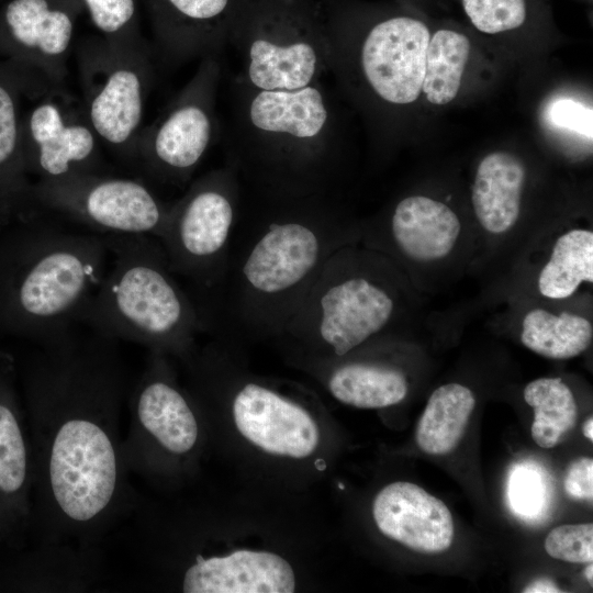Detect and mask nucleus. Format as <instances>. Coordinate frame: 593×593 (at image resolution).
<instances>
[{"label":"nucleus","mask_w":593,"mask_h":593,"mask_svg":"<svg viewBox=\"0 0 593 593\" xmlns=\"http://www.w3.org/2000/svg\"><path fill=\"white\" fill-rule=\"evenodd\" d=\"M179 584L184 593H292L295 575L275 552L237 550L193 561L181 570Z\"/></svg>","instance_id":"19"},{"label":"nucleus","mask_w":593,"mask_h":593,"mask_svg":"<svg viewBox=\"0 0 593 593\" xmlns=\"http://www.w3.org/2000/svg\"><path fill=\"white\" fill-rule=\"evenodd\" d=\"M584 282H593V233L572 228L556 239L538 275L537 287L542 296L562 300L574 294Z\"/></svg>","instance_id":"27"},{"label":"nucleus","mask_w":593,"mask_h":593,"mask_svg":"<svg viewBox=\"0 0 593 593\" xmlns=\"http://www.w3.org/2000/svg\"><path fill=\"white\" fill-rule=\"evenodd\" d=\"M54 86L35 71L0 59V198L18 212L32 205V182L22 156L23 105Z\"/></svg>","instance_id":"20"},{"label":"nucleus","mask_w":593,"mask_h":593,"mask_svg":"<svg viewBox=\"0 0 593 593\" xmlns=\"http://www.w3.org/2000/svg\"><path fill=\"white\" fill-rule=\"evenodd\" d=\"M231 410L238 432L267 454L302 459L318 446L320 430L311 414L269 385L242 382Z\"/></svg>","instance_id":"17"},{"label":"nucleus","mask_w":593,"mask_h":593,"mask_svg":"<svg viewBox=\"0 0 593 593\" xmlns=\"http://www.w3.org/2000/svg\"><path fill=\"white\" fill-rule=\"evenodd\" d=\"M523 592L525 593H548V592H561L556 583L549 579H538L529 583Z\"/></svg>","instance_id":"36"},{"label":"nucleus","mask_w":593,"mask_h":593,"mask_svg":"<svg viewBox=\"0 0 593 593\" xmlns=\"http://www.w3.org/2000/svg\"><path fill=\"white\" fill-rule=\"evenodd\" d=\"M130 425L122 458L131 474L154 479L177 460L190 457L200 441L192 402L176 382L167 355L149 351L128 390Z\"/></svg>","instance_id":"10"},{"label":"nucleus","mask_w":593,"mask_h":593,"mask_svg":"<svg viewBox=\"0 0 593 593\" xmlns=\"http://www.w3.org/2000/svg\"><path fill=\"white\" fill-rule=\"evenodd\" d=\"M236 147L228 163L256 191L327 192L332 112L322 81L292 90L236 82Z\"/></svg>","instance_id":"5"},{"label":"nucleus","mask_w":593,"mask_h":593,"mask_svg":"<svg viewBox=\"0 0 593 593\" xmlns=\"http://www.w3.org/2000/svg\"><path fill=\"white\" fill-rule=\"evenodd\" d=\"M583 435L593 441V418L590 416L582 426Z\"/></svg>","instance_id":"38"},{"label":"nucleus","mask_w":593,"mask_h":593,"mask_svg":"<svg viewBox=\"0 0 593 593\" xmlns=\"http://www.w3.org/2000/svg\"><path fill=\"white\" fill-rule=\"evenodd\" d=\"M27 389L42 542L100 547L138 501L121 451L128 378L116 342L76 327L42 345Z\"/></svg>","instance_id":"1"},{"label":"nucleus","mask_w":593,"mask_h":593,"mask_svg":"<svg viewBox=\"0 0 593 593\" xmlns=\"http://www.w3.org/2000/svg\"><path fill=\"white\" fill-rule=\"evenodd\" d=\"M111 265L80 324L115 342L189 359L206 332L201 312L149 235H104Z\"/></svg>","instance_id":"4"},{"label":"nucleus","mask_w":593,"mask_h":593,"mask_svg":"<svg viewBox=\"0 0 593 593\" xmlns=\"http://www.w3.org/2000/svg\"><path fill=\"white\" fill-rule=\"evenodd\" d=\"M526 178L523 161L513 154L494 152L478 166L472 187V205L484 231L504 234L517 222Z\"/></svg>","instance_id":"22"},{"label":"nucleus","mask_w":593,"mask_h":593,"mask_svg":"<svg viewBox=\"0 0 593 593\" xmlns=\"http://www.w3.org/2000/svg\"><path fill=\"white\" fill-rule=\"evenodd\" d=\"M221 58L199 61L192 78L144 125L137 141L136 168L148 179L184 187L210 150L216 128Z\"/></svg>","instance_id":"11"},{"label":"nucleus","mask_w":593,"mask_h":593,"mask_svg":"<svg viewBox=\"0 0 593 593\" xmlns=\"http://www.w3.org/2000/svg\"><path fill=\"white\" fill-rule=\"evenodd\" d=\"M462 9L480 32L499 34L522 27L528 19V0H461Z\"/></svg>","instance_id":"31"},{"label":"nucleus","mask_w":593,"mask_h":593,"mask_svg":"<svg viewBox=\"0 0 593 593\" xmlns=\"http://www.w3.org/2000/svg\"><path fill=\"white\" fill-rule=\"evenodd\" d=\"M524 400L534 410L532 437L541 448H553L578 419V404L561 378H539L524 388Z\"/></svg>","instance_id":"28"},{"label":"nucleus","mask_w":593,"mask_h":593,"mask_svg":"<svg viewBox=\"0 0 593 593\" xmlns=\"http://www.w3.org/2000/svg\"><path fill=\"white\" fill-rule=\"evenodd\" d=\"M387 228L392 247L400 255L427 262L451 253L461 224L445 203L425 195H410L395 204Z\"/></svg>","instance_id":"21"},{"label":"nucleus","mask_w":593,"mask_h":593,"mask_svg":"<svg viewBox=\"0 0 593 593\" xmlns=\"http://www.w3.org/2000/svg\"><path fill=\"white\" fill-rule=\"evenodd\" d=\"M30 103L22 119V156L27 176L41 180L111 174L79 97L65 85L54 86Z\"/></svg>","instance_id":"13"},{"label":"nucleus","mask_w":593,"mask_h":593,"mask_svg":"<svg viewBox=\"0 0 593 593\" xmlns=\"http://www.w3.org/2000/svg\"><path fill=\"white\" fill-rule=\"evenodd\" d=\"M372 261L350 245L337 250L277 337L322 359H340L383 333L398 300Z\"/></svg>","instance_id":"6"},{"label":"nucleus","mask_w":593,"mask_h":593,"mask_svg":"<svg viewBox=\"0 0 593 593\" xmlns=\"http://www.w3.org/2000/svg\"><path fill=\"white\" fill-rule=\"evenodd\" d=\"M153 34L159 69L221 58L242 0H139Z\"/></svg>","instance_id":"16"},{"label":"nucleus","mask_w":593,"mask_h":593,"mask_svg":"<svg viewBox=\"0 0 593 593\" xmlns=\"http://www.w3.org/2000/svg\"><path fill=\"white\" fill-rule=\"evenodd\" d=\"M549 122L592 139V109L572 99H557L547 109Z\"/></svg>","instance_id":"34"},{"label":"nucleus","mask_w":593,"mask_h":593,"mask_svg":"<svg viewBox=\"0 0 593 593\" xmlns=\"http://www.w3.org/2000/svg\"><path fill=\"white\" fill-rule=\"evenodd\" d=\"M81 102L102 148L136 168V147L157 70L152 44L87 35L74 46Z\"/></svg>","instance_id":"8"},{"label":"nucleus","mask_w":593,"mask_h":593,"mask_svg":"<svg viewBox=\"0 0 593 593\" xmlns=\"http://www.w3.org/2000/svg\"><path fill=\"white\" fill-rule=\"evenodd\" d=\"M564 490L575 500L593 499V460L583 457L574 460L564 477Z\"/></svg>","instance_id":"35"},{"label":"nucleus","mask_w":593,"mask_h":593,"mask_svg":"<svg viewBox=\"0 0 593 593\" xmlns=\"http://www.w3.org/2000/svg\"><path fill=\"white\" fill-rule=\"evenodd\" d=\"M227 47L240 59L236 82L292 90L320 82L331 69L324 0H242Z\"/></svg>","instance_id":"7"},{"label":"nucleus","mask_w":593,"mask_h":593,"mask_svg":"<svg viewBox=\"0 0 593 593\" xmlns=\"http://www.w3.org/2000/svg\"><path fill=\"white\" fill-rule=\"evenodd\" d=\"M584 574H585L586 580L592 585L593 584V575H592L593 574V564H592V562H590L588 564V567L585 568Z\"/></svg>","instance_id":"39"},{"label":"nucleus","mask_w":593,"mask_h":593,"mask_svg":"<svg viewBox=\"0 0 593 593\" xmlns=\"http://www.w3.org/2000/svg\"><path fill=\"white\" fill-rule=\"evenodd\" d=\"M33 206L101 235L158 238L171 202L144 181L112 174H79L32 182Z\"/></svg>","instance_id":"12"},{"label":"nucleus","mask_w":593,"mask_h":593,"mask_svg":"<svg viewBox=\"0 0 593 593\" xmlns=\"http://www.w3.org/2000/svg\"><path fill=\"white\" fill-rule=\"evenodd\" d=\"M430 33L414 16L387 13L366 30L359 46V70L368 88L389 104L414 102L422 91Z\"/></svg>","instance_id":"15"},{"label":"nucleus","mask_w":593,"mask_h":593,"mask_svg":"<svg viewBox=\"0 0 593 593\" xmlns=\"http://www.w3.org/2000/svg\"><path fill=\"white\" fill-rule=\"evenodd\" d=\"M10 369L9 359L0 356V495L24 512L23 497L34 479L33 452L13 407Z\"/></svg>","instance_id":"25"},{"label":"nucleus","mask_w":593,"mask_h":593,"mask_svg":"<svg viewBox=\"0 0 593 593\" xmlns=\"http://www.w3.org/2000/svg\"><path fill=\"white\" fill-rule=\"evenodd\" d=\"M546 552L555 559L571 563L593 561V524L561 525L545 539Z\"/></svg>","instance_id":"32"},{"label":"nucleus","mask_w":593,"mask_h":593,"mask_svg":"<svg viewBox=\"0 0 593 593\" xmlns=\"http://www.w3.org/2000/svg\"><path fill=\"white\" fill-rule=\"evenodd\" d=\"M372 516L388 538L422 553L446 551L455 524L446 504L411 482H393L374 497Z\"/></svg>","instance_id":"18"},{"label":"nucleus","mask_w":593,"mask_h":593,"mask_svg":"<svg viewBox=\"0 0 593 593\" xmlns=\"http://www.w3.org/2000/svg\"><path fill=\"white\" fill-rule=\"evenodd\" d=\"M593 339L592 323L571 312L553 313L535 307L523 317L521 342L549 359H570L585 351Z\"/></svg>","instance_id":"26"},{"label":"nucleus","mask_w":593,"mask_h":593,"mask_svg":"<svg viewBox=\"0 0 593 593\" xmlns=\"http://www.w3.org/2000/svg\"><path fill=\"white\" fill-rule=\"evenodd\" d=\"M78 0H9L0 4V59L65 85L75 46Z\"/></svg>","instance_id":"14"},{"label":"nucleus","mask_w":593,"mask_h":593,"mask_svg":"<svg viewBox=\"0 0 593 593\" xmlns=\"http://www.w3.org/2000/svg\"><path fill=\"white\" fill-rule=\"evenodd\" d=\"M16 215V211L12 204L0 198V232L10 223Z\"/></svg>","instance_id":"37"},{"label":"nucleus","mask_w":593,"mask_h":593,"mask_svg":"<svg viewBox=\"0 0 593 593\" xmlns=\"http://www.w3.org/2000/svg\"><path fill=\"white\" fill-rule=\"evenodd\" d=\"M469 52V38L458 31L440 29L429 38L422 90L430 103L443 105L455 99Z\"/></svg>","instance_id":"29"},{"label":"nucleus","mask_w":593,"mask_h":593,"mask_svg":"<svg viewBox=\"0 0 593 593\" xmlns=\"http://www.w3.org/2000/svg\"><path fill=\"white\" fill-rule=\"evenodd\" d=\"M329 368L326 385L339 402L359 409H382L402 402L409 391L405 373L369 360L338 362Z\"/></svg>","instance_id":"23"},{"label":"nucleus","mask_w":593,"mask_h":593,"mask_svg":"<svg viewBox=\"0 0 593 593\" xmlns=\"http://www.w3.org/2000/svg\"><path fill=\"white\" fill-rule=\"evenodd\" d=\"M235 166L213 169L193 180L170 208L158 240L169 268L191 284L199 310L220 284L242 204Z\"/></svg>","instance_id":"9"},{"label":"nucleus","mask_w":593,"mask_h":593,"mask_svg":"<svg viewBox=\"0 0 593 593\" xmlns=\"http://www.w3.org/2000/svg\"><path fill=\"white\" fill-rule=\"evenodd\" d=\"M475 406L473 392L460 383L438 387L428 398L416 426L422 451L443 456L457 448Z\"/></svg>","instance_id":"24"},{"label":"nucleus","mask_w":593,"mask_h":593,"mask_svg":"<svg viewBox=\"0 0 593 593\" xmlns=\"http://www.w3.org/2000/svg\"><path fill=\"white\" fill-rule=\"evenodd\" d=\"M508 497L513 510L524 516H535L542 507L545 485L534 468L517 467L508 480Z\"/></svg>","instance_id":"33"},{"label":"nucleus","mask_w":593,"mask_h":593,"mask_svg":"<svg viewBox=\"0 0 593 593\" xmlns=\"http://www.w3.org/2000/svg\"><path fill=\"white\" fill-rule=\"evenodd\" d=\"M110 260L104 235L33 206L0 232V328L41 346L75 329Z\"/></svg>","instance_id":"3"},{"label":"nucleus","mask_w":593,"mask_h":593,"mask_svg":"<svg viewBox=\"0 0 593 593\" xmlns=\"http://www.w3.org/2000/svg\"><path fill=\"white\" fill-rule=\"evenodd\" d=\"M254 191L257 204H240L222 280L200 307L206 331L278 336L325 262L351 244L327 192Z\"/></svg>","instance_id":"2"},{"label":"nucleus","mask_w":593,"mask_h":593,"mask_svg":"<svg viewBox=\"0 0 593 593\" xmlns=\"http://www.w3.org/2000/svg\"><path fill=\"white\" fill-rule=\"evenodd\" d=\"M92 25L105 38L147 45L141 31L139 0H78Z\"/></svg>","instance_id":"30"}]
</instances>
